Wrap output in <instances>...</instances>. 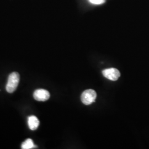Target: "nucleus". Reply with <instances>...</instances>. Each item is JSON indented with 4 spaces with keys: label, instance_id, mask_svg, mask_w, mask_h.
I'll use <instances>...</instances> for the list:
<instances>
[{
    "label": "nucleus",
    "instance_id": "f257e3e1",
    "mask_svg": "<svg viewBox=\"0 0 149 149\" xmlns=\"http://www.w3.org/2000/svg\"><path fill=\"white\" fill-rule=\"evenodd\" d=\"M19 81V74L16 72H13L9 75L8 81L6 86V91L12 93L16 90Z\"/></svg>",
    "mask_w": 149,
    "mask_h": 149
},
{
    "label": "nucleus",
    "instance_id": "f03ea898",
    "mask_svg": "<svg viewBox=\"0 0 149 149\" xmlns=\"http://www.w3.org/2000/svg\"><path fill=\"white\" fill-rule=\"evenodd\" d=\"M97 93L96 91L92 89L85 91L81 95V99L82 103L86 105H89L95 101Z\"/></svg>",
    "mask_w": 149,
    "mask_h": 149
},
{
    "label": "nucleus",
    "instance_id": "7ed1b4c3",
    "mask_svg": "<svg viewBox=\"0 0 149 149\" xmlns=\"http://www.w3.org/2000/svg\"><path fill=\"white\" fill-rule=\"evenodd\" d=\"M103 76L108 80L111 81L117 80L120 76L119 71L115 68H110L102 71Z\"/></svg>",
    "mask_w": 149,
    "mask_h": 149
},
{
    "label": "nucleus",
    "instance_id": "20e7f679",
    "mask_svg": "<svg viewBox=\"0 0 149 149\" xmlns=\"http://www.w3.org/2000/svg\"><path fill=\"white\" fill-rule=\"evenodd\" d=\"M33 97L34 98L38 101H46L50 98V93L46 90L38 89L34 91Z\"/></svg>",
    "mask_w": 149,
    "mask_h": 149
},
{
    "label": "nucleus",
    "instance_id": "39448f33",
    "mask_svg": "<svg viewBox=\"0 0 149 149\" xmlns=\"http://www.w3.org/2000/svg\"><path fill=\"white\" fill-rule=\"evenodd\" d=\"M39 120L34 116H32L28 118V124L29 128L32 130H36L39 125Z\"/></svg>",
    "mask_w": 149,
    "mask_h": 149
},
{
    "label": "nucleus",
    "instance_id": "423d86ee",
    "mask_svg": "<svg viewBox=\"0 0 149 149\" xmlns=\"http://www.w3.org/2000/svg\"><path fill=\"white\" fill-rule=\"evenodd\" d=\"M22 149H31L36 148V146L34 144L32 139H28L22 144Z\"/></svg>",
    "mask_w": 149,
    "mask_h": 149
},
{
    "label": "nucleus",
    "instance_id": "0eeeda50",
    "mask_svg": "<svg viewBox=\"0 0 149 149\" xmlns=\"http://www.w3.org/2000/svg\"><path fill=\"white\" fill-rule=\"evenodd\" d=\"M91 3L95 5H101L106 2V0H89Z\"/></svg>",
    "mask_w": 149,
    "mask_h": 149
}]
</instances>
